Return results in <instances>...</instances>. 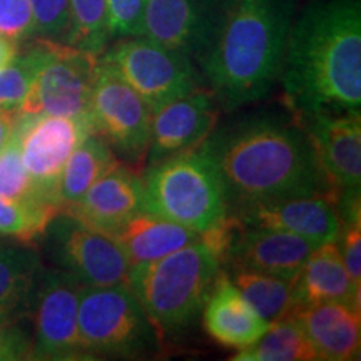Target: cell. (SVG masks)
I'll return each instance as SVG.
<instances>
[{
  "label": "cell",
  "instance_id": "obj_1",
  "mask_svg": "<svg viewBox=\"0 0 361 361\" xmlns=\"http://www.w3.org/2000/svg\"><path fill=\"white\" fill-rule=\"evenodd\" d=\"M200 149L218 168L229 206L308 194H333L338 200L298 119L247 117L214 129Z\"/></svg>",
  "mask_w": 361,
  "mask_h": 361
},
{
  "label": "cell",
  "instance_id": "obj_2",
  "mask_svg": "<svg viewBox=\"0 0 361 361\" xmlns=\"http://www.w3.org/2000/svg\"><path fill=\"white\" fill-rule=\"evenodd\" d=\"M279 78L296 116L360 111V0H323L306 8L293 22Z\"/></svg>",
  "mask_w": 361,
  "mask_h": 361
},
{
  "label": "cell",
  "instance_id": "obj_3",
  "mask_svg": "<svg viewBox=\"0 0 361 361\" xmlns=\"http://www.w3.org/2000/svg\"><path fill=\"white\" fill-rule=\"evenodd\" d=\"M293 12V0H226L197 62L219 106L234 111L269 92L281 75Z\"/></svg>",
  "mask_w": 361,
  "mask_h": 361
},
{
  "label": "cell",
  "instance_id": "obj_4",
  "mask_svg": "<svg viewBox=\"0 0 361 361\" xmlns=\"http://www.w3.org/2000/svg\"><path fill=\"white\" fill-rule=\"evenodd\" d=\"M224 256L204 238L164 258L130 268L128 288L152 326L173 333L202 311Z\"/></svg>",
  "mask_w": 361,
  "mask_h": 361
},
{
  "label": "cell",
  "instance_id": "obj_5",
  "mask_svg": "<svg viewBox=\"0 0 361 361\" xmlns=\"http://www.w3.org/2000/svg\"><path fill=\"white\" fill-rule=\"evenodd\" d=\"M142 211L201 234L224 221L229 201L213 159L197 147L149 164Z\"/></svg>",
  "mask_w": 361,
  "mask_h": 361
},
{
  "label": "cell",
  "instance_id": "obj_6",
  "mask_svg": "<svg viewBox=\"0 0 361 361\" xmlns=\"http://www.w3.org/2000/svg\"><path fill=\"white\" fill-rule=\"evenodd\" d=\"M99 61L135 90L151 112L201 87L200 72L191 57L144 35L117 39Z\"/></svg>",
  "mask_w": 361,
  "mask_h": 361
},
{
  "label": "cell",
  "instance_id": "obj_7",
  "mask_svg": "<svg viewBox=\"0 0 361 361\" xmlns=\"http://www.w3.org/2000/svg\"><path fill=\"white\" fill-rule=\"evenodd\" d=\"M78 324L85 358H92L90 355H139L154 341V326L128 286H84Z\"/></svg>",
  "mask_w": 361,
  "mask_h": 361
},
{
  "label": "cell",
  "instance_id": "obj_8",
  "mask_svg": "<svg viewBox=\"0 0 361 361\" xmlns=\"http://www.w3.org/2000/svg\"><path fill=\"white\" fill-rule=\"evenodd\" d=\"M97 69L99 56L49 40V56L19 112L74 117L90 124V99Z\"/></svg>",
  "mask_w": 361,
  "mask_h": 361
},
{
  "label": "cell",
  "instance_id": "obj_9",
  "mask_svg": "<svg viewBox=\"0 0 361 361\" xmlns=\"http://www.w3.org/2000/svg\"><path fill=\"white\" fill-rule=\"evenodd\" d=\"M92 134L87 121L47 114H20L16 137L22 162L32 179L39 197L49 204L59 202L62 171L74 149Z\"/></svg>",
  "mask_w": 361,
  "mask_h": 361
},
{
  "label": "cell",
  "instance_id": "obj_10",
  "mask_svg": "<svg viewBox=\"0 0 361 361\" xmlns=\"http://www.w3.org/2000/svg\"><path fill=\"white\" fill-rule=\"evenodd\" d=\"M151 116L146 101L99 61L89 111L92 133L126 161L139 162L147 156Z\"/></svg>",
  "mask_w": 361,
  "mask_h": 361
},
{
  "label": "cell",
  "instance_id": "obj_11",
  "mask_svg": "<svg viewBox=\"0 0 361 361\" xmlns=\"http://www.w3.org/2000/svg\"><path fill=\"white\" fill-rule=\"evenodd\" d=\"M84 284L67 271L44 269L34 298L32 360H85L79 340V298Z\"/></svg>",
  "mask_w": 361,
  "mask_h": 361
},
{
  "label": "cell",
  "instance_id": "obj_12",
  "mask_svg": "<svg viewBox=\"0 0 361 361\" xmlns=\"http://www.w3.org/2000/svg\"><path fill=\"white\" fill-rule=\"evenodd\" d=\"M313 144L319 168L341 202L361 197L360 111L296 116Z\"/></svg>",
  "mask_w": 361,
  "mask_h": 361
},
{
  "label": "cell",
  "instance_id": "obj_13",
  "mask_svg": "<svg viewBox=\"0 0 361 361\" xmlns=\"http://www.w3.org/2000/svg\"><path fill=\"white\" fill-rule=\"evenodd\" d=\"M59 263L84 286H128L130 266L109 234L89 228L69 214L54 219Z\"/></svg>",
  "mask_w": 361,
  "mask_h": 361
},
{
  "label": "cell",
  "instance_id": "obj_14",
  "mask_svg": "<svg viewBox=\"0 0 361 361\" xmlns=\"http://www.w3.org/2000/svg\"><path fill=\"white\" fill-rule=\"evenodd\" d=\"M224 6L226 0H146L142 35L200 62Z\"/></svg>",
  "mask_w": 361,
  "mask_h": 361
},
{
  "label": "cell",
  "instance_id": "obj_15",
  "mask_svg": "<svg viewBox=\"0 0 361 361\" xmlns=\"http://www.w3.org/2000/svg\"><path fill=\"white\" fill-rule=\"evenodd\" d=\"M239 223L288 231L311 241H335L341 228L340 201L333 194H308L238 206Z\"/></svg>",
  "mask_w": 361,
  "mask_h": 361
},
{
  "label": "cell",
  "instance_id": "obj_16",
  "mask_svg": "<svg viewBox=\"0 0 361 361\" xmlns=\"http://www.w3.org/2000/svg\"><path fill=\"white\" fill-rule=\"evenodd\" d=\"M216 124L218 101L211 90L201 87L156 107L151 116L149 164L197 149L216 129Z\"/></svg>",
  "mask_w": 361,
  "mask_h": 361
},
{
  "label": "cell",
  "instance_id": "obj_17",
  "mask_svg": "<svg viewBox=\"0 0 361 361\" xmlns=\"http://www.w3.org/2000/svg\"><path fill=\"white\" fill-rule=\"evenodd\" d=\"M318 243L279 229L255 228L238 221L226 264L296 279Z\"/></svg>",
  "mask_w": 361,
  "mask_h": 361
},
{
  "label": "cell",
  "instance_id": "obj_18",
  "mask_svg": "<svg viewBox=\"0 0 361 361\" xmlns=\"http://www.w3.org/2000/svg\"><path fill=\"white\" fill-rule=\"evenodd\" d=\"M142 211V178L119 162L62 213L89 228L109 234Z\"/></svg>",
  "mask_w": 361,
  "mask_h": 361
},
{
  "label": "cell",
  "instance_id": "obj_19",
  "mask_svg": "<svg viewBox=\"0 0 361 361\" xmlns=\"http://www.w3.org/2000/svg\"><path fill=\"white\" fill-rule=\"evenodd\" d=\"M291 318L303 328L308 340L324 361H353L361 353V310L338 301L300 303Z\"/></svg>",
  "mask_w": 361,
  "mask_h": 361
},
{
  "label": "cell",
  "instance_id": "obj_20",
  "mask_svg": "<svg viewBox=\"0 0 361 361\" xmlns=\"http://www.w3.org/2000/svg\"><path fill=\"white\" fill-rule=\"evenodd\" d=\"M202 323L214 341L236 350L255 345L269 328V322L256 313L223 269L202 306Z\"/></svg>",
  "mask_w": 361,
  "mask_h": 361
},
{
  "label": "cell",
  "instance_id": "obj_21",
  "mask_svg": "<svg viewBox=\"0 0 361 361\" xmlns=\"http://www.w3.org/2000/svg\"><path fill=\"white\" fill-rule=\"evenodd\" d=\"M109 236L121 246L129 266L134 268L164 258L180 247L200 241L202 234L156 214L139 211L109 233Z\"/></svg>",
  "mask_w": 361,
  "mask_h": 361
},
{
  "label": "cell",
  "instance_id": "obj_22",
  "mask_svg": "<svg viewBox=\"0 0 361 361\" xmlns=\"http://www.w3.org/2000/svg\"><path fill=\"white\" fill-rule=\"evenodd\" d=\"M296 291L300 303L338 301L361 310V290L351 281L336 239L322 243L310 252L298 274Z\"/></svg>",
  "mask_w": 361,
  "mask_h": 361
},
{
  "label": "cell",
  "instance_id": "obj_23",
  "mask_svg": "<svg viewBox=\"0 0 361 361\" xmlns=\"http://www.w3.org/2000/svg\"><path fill=\"white\" fill-rule=\"evenodd\" d=\"M37 252L25 247H0V319L17 323L32 311L42 274Z\"/></svg>",
  "mask_w": 361,
  "mask_h": 361
},
{
  "label": "cell",
  "instance_id": "obj_24",
  "mask_svg": "<svg viewBox=\"0 0 361 361\" xmlns=\"http://www.w3.org/2000/svg\"><path fill=\"white\" fill-rule=\"evenodd\" d=\"M116 152L109 144L97 134H89L82 142L74 149L66 168L62 171L59 184V202L62 211L75 204L94 183L119 164Z\"/></svg>",
  "mask_w": 361,
  "mask_h": 361
},
{
  "label": "cell",
  "instance_id": "obj_25",
  "mask_svg": "<svg viewBox=\"0 0 361 361\" xmlns=\"http://www.w3.org/2000/svg\"><path fill=\"white\" fill-rule=\"evenodd\" d=\"M228 276L256 313L269 323L290 316L300 303L296 291L298 278H279L239 266H231Z\"/></svg>",
  "mask_w": 361,
  "mask_h": 361
},
{
  "label": "cell",
  "instance_id": "obj_26",
  "mask_svg": "<svg viewBox=\"0 0 361 361\" xmlns=\"http://www.w3.org/2000/svg\"><path fill=\"white\" fill-rule=\"evenodd\" d=\"M234 361H313L318 355L295 318L276 319L255 345L238 350Z\"/></svg>",
  "mask_w": 361,
  "mask_h": 361
},
{
  "label": "cell",
  "instance_id": "obj_27",
  "mask_svg": "<svg viewBox=\"0 0 361 361\" xmlns=\"http://www.w3.org/2000/svg\"><path fill=\"white\" fill-rule=\"evenodd\" d=\"M62 214L56 204L16 201L0 196V236L13 238L30 246L47 234L54 219Z\"/></svg>",
  "mask_w": 361,
  "mask_h": 361
},
{
  "label": "cell",
  "instance_id": "obj_28",
  "mask_svg": "<svg viewBox=\"0 0 361 361\" xmlns=\"http://www.w3.org/2000/svg\"><path fill=\"white\" fill-rule=\"evenodd\" d=\"M49 56V40L34 39V42L0 69V109H16L32 87L39 71Z\"/></svg>",
  "mask_w": 361,
  "mask_h": 361
},
{
  "label": "cell",
  "instance_id": "obj_29",
  "mask_svg": "<svg viewBox=\"0 0 361 361\" xmlns=\"http://www.w3.org/2000/svg\"><path fill=\"white\" fill-rule=\"evenodd\" d=\"M69 16L67 44L101 57L111 40L106 0H69Z\"/></svg>",
  "mask_w": 361,
  "mask_h": 361
},
{
  "label": "cell",
  "instance_id": "obj_30",
  "mask_svg": "<svg viewBox=\"0 0 361 361\" xmlns=\"http://www.w3.org/2000/svg\"><path fill=\"white\" fill-rule=\"evenodd\" d=\"M0 196L16 201L44 202L39 197L37 189L22 162L20 149L16 137H12L11 142L0 151Z\"/></svg>",
  "mask_w": 361,
  "mask_h": 361
},
{
  "label": "cell",
  "instance_id": "obj_31",
  "mask_svg": "<svg viewBox=\"0 0 361 361\" xmlns=\"http://www.w3.org/2000/svg\"><path fill=\"white\" fill-rule=\"evenodd\" d=\"M34 19V39L67 44L71 32L69 0H29Z\"/></svg>",
  "mask_w": 361,
  "mask_h": 361
},
{
  "label": "cell",
  "instance_id": "obj_32",
  "mask_svg": "<svg viewBox=\"0 0 361 361\" xmlns=\"http://www.w3.org/2000/svg\"><path fill=\"white\" fill-rule=\"evenodd\" d=\"M111 39L141 37L146 0H106Z\"/></svg>",
  "mask_w": 361,
  "mask_h": 361
},
{
  "label": "cell",
  "instance_id": "obj_33",
  "mask_svg": "<svg viewBox=\"0 0 361 361\" xmlns=\"http://www.w3.org/2000/svg\"><path fill=\"white\" fill-rule=\"evenodd\" d=\"M0 35L17 44L34 39L29 0H0Z\"/></svg>",
  "mask_w": 361,
  "mask_h": 361
},
{
  "label": "cell",
  "instance_id": "obj_34",
  "mask_svg": "<svg viewBox=\"0 0 361 361\" xmlns=\"http://www.w3.org/2000/svg\"><path fill=\"white\" fill-rule=\"evenodd\" d=\"M32 343L27 340L24 333L16 328V323L0 319V361L27 360L30 358Z\"/></svg>",
  "mask_w": 361,
  "mask_h": 361
},
{
  "label": "cell",
  "instance_id": "obj_35",
  "mask_svg": "<svg viewBox=\"0 0 361 361\" xmlns=\"http://www.w3.org/2000/svg\"><path fill=\"white\" fill-rule=\"evenodd\" d=\"M20 112L16 109H0V151L11 142L19 124Z\"/></svg>",
  "mask_w": 361,
  "mask_h": 361
},
{
  "label": "cell",
  "instance_id": "obj_36",
  "mask_svg": "<svg viewBox=\"0 0 361 361\" xmlns=\"http://www.w3.org/2000/svg\"><path fill=\"white\" fill-rule=\"evenodd\" d=\"M17 52H19V44L0 35V69L6 67L17 56Z\"/></svg>",
  "mask_w": 361,
  "mask_h": 361
}]
</instances>
